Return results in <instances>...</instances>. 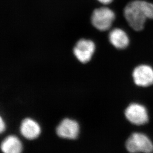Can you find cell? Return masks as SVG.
Listing matches in <instances>:
<instances>
[{
    "label": "cell",
    "instance_id": "cell-7",
    "mask_svg": "<svg viewBox=\"0 0 153 153\" xmlns=\"http://www.w3.org/2000/svg\"><path fill=\"white\" fill-rule=\"evenodd\" d=\"M56 134L62 138L75 139L79 132V126L76 121L71 119H64L56 127Z\"/></svg>",
    "mask_w": 153,
    "mask_h": 153
},
{
    "label": "cell",
    "instance_id": "cell-6",
    "mask_svg": "<svg viewBox=\"0 0 153 153\" xmlns=\"http://www.w3.org/2000/svg\"><path fill=\"white\" fill-rule=\"evenodd\" d=\"M132 76L136 85L149 87L153 84V69L149 65H139L133 70Z\"/></svg>",
    "mask_w": 153,
    "mask_h": 153
},
{
    "label": "cell",
    "instance_id": "cell-9",
    "mask_svg": "<svg viewBox=\"0 0 153 153\" xmlns=\"http://www.w3.org/2000/svg\"><path fill=\"white\" fill-rule=\"evenodd\" d=\"M108 38L111 44L117 49H125L129 44V39L126 33L119 28H114L110 32Z\"/></svg>",
    "mask_w": 153,
    "mask_h": 153
},
{
    "label": "cell",
    "instance_id": "cell-4",
    "mask_svg": "<svg viewBox=\"0 0 153 153\" xmlns=\"http://www.w3.org/2000/svg\"><path fill=\"white\" fill-rule=\"evenodd\" d=\"M126 116L127 120L130 122L142 125L146 124L149 120V116L146 107L138 104H131L126 109Z\"/></svg>",
    "mask_w": 153,
    "mask_h": 153
},
{
    "label": "cell",
    "instance_id": "cell-3",
    "mask_svg": "<svg viewBox=\"0 0 153 153\" xmlns=\"http://www.w3.org/2000/svg\"><path fill=\"white\" fill-rule=\"evenodd\" d=\"M115 14L108 8L102 7L96 9L93 13L91 22L93 26L99 31L110 29L114 22Z\"/></svg>",
    "mask_w": 153,
    "mask_h": 153
},
{
    "label": "cell",
    "instance_id": "cell-2",
    "mask_svg": "<svg viewBox=\"0 0 153 153\" xmlns=\"http://www.w3.org/2000/svg\"><path fill=\"white\" fill-rule=\"evenodd\" d=\"M126 148L130 153H152L153 144L150 139L141 133H134L127 139Z\"/></svg>",
    "mask_w": 153,
    "mask_h": 153
},
{
    "label": "cell",
    "instance_id": "cell-10",
    "mask_svg": "<svg viewBox=\"0 0 153 153\" xmlns=\"http://www.w3.org/2000/svg\"><path fill=\"white\" fill-rule=\"evenodd\" d=\"M1 150L4 153H22V145L16 136H7L1 142Z\"/></svg>",
    "mask_w": 153,
    "mask_h": 153
},
{
    "label": "cell",
    "instance_id": "cell-8",
    "mask_svg": "<svg viewBox=\"0 0 153 153\" xmlns=\"http://www.w3.org/2000/svg\"><path fill=\"white\" fill-rule=\"evenodd\" d=\"M20 133L25 138L33 140L39 136L41 128L39 124L32 119L25 118L20 125Z\"/></svg>",
    "mask_w": 153,
    "mask_h": 153
},
{
    "label": "cell",
    "instance_id": "cell-12",
    "mask_svg": "<svg viewBox=\"0 0 153 153\" xmlns=\"http://www.w3.org/2000/svg\"><path fill=\"white\" fill-rule=\"evenodd\" d=\"M0 131H1V133H2L4 129H5V124H4V122H3V119L1 118V120H0Z\"/></svg>",
    "mask_w": 153,
    "mask_h": 153
},
{
    "label": "cell",
    "instance_id": "cell-13",
    "mask_svg": "<svg viewBox=\"0 0 153 153\" xmlns=\"http://www.w3.org/2000/svg\"><path fill=\"white\" fill-rule=\"evenodd\" d=\"M98 1L104 4H108L111 3L113 0H98Z\"/></svg>",
    "mask_w": 153,
    "mask_h": 153
},
{
    "label": "cell",
    "instance_id": "cell-11",
    "mask_svg": "<svg viewBox=\"0 0 153 153\" xmlns=\"http://www.w3.org/2000/svg\"><path fill=\"white\" fill-rule=\"evenodd\" d=\"M143 5L147 19H153V4L143 1Z\"/></svg>",
    "mask_w": 153,
    "mask_h": 153
},
{
    "label": "cell",
    "instance_id": "cell-1",
    "mask_svg": "<svg viewBox=\"0 0 153 153\" xmlns=\"http://www.w3.org/2000/svg\"><path fill=\"white\" fill-rule=\"evenodd\" d=\"M123 14L129 25L134 30L140 31L144 28L147 17L143 6V1L130 2L124 8Z\"/></svg>",
    "mask_w": 153,
    "mask_h": 153
},
{
    "label": "cell",
    "instance_id": "cell-5",
    "mask_svg": "<svg viewBox=\"0 0 153 153\" xmlns=\"http://www.w3.org/2000/svg\"><path fill=\"white\" fill-rule=\"evenodd\" d=\"M95 50V45L92 41L80 39L77 42L74 49V54L77 59L82 63L91 60Z\"/></svg>",
    "mask_w": 153,
    "mask_h": 153
}]
</instances>
